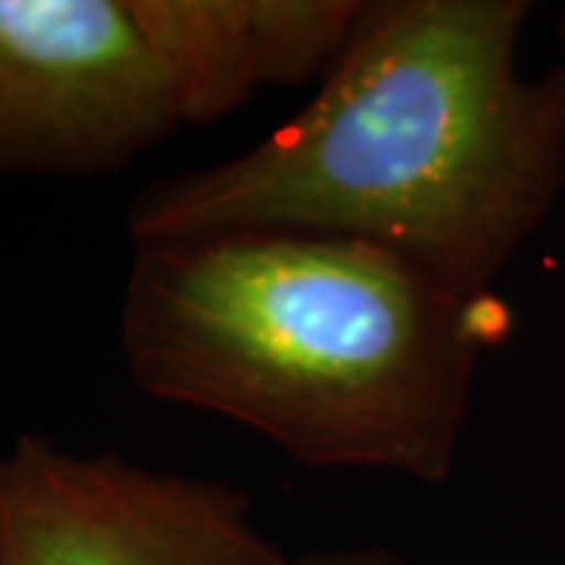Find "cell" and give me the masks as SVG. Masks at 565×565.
Returning <instances> with one entry per match:
<instances>
[{
    "mask_svg": "<svg viewBox=\"0 0 565 565\" xmlns=\"http://www.w3.org/2000/svg\"><path fill=\"white\" fill-rule=\"evenodd\" d=\"M177 85L185 126L239 110L270 85H299L340 57L362 0H132Z\"/></svg>",
    "mask_w": 565,
    "mask_h": 565,
    "instance_id": "cell-5",
    "label": "cell"
},
{
    "mask_svg": "<svg viewBox=\"0 0 565 565\" xmlns=\"http://www.w3.org/2000/svg\"><path fill=\"white\" fill-rule=\"evenodd\" d=\"M0 456H3V452H0Z\"/></svg>",
    "mask_w": 565,
    "mask_h": 565,
    "instance_id": "cell-8",
    "label": "cell"
},
{
    "mask_svg": "<svg viewBox=\"0 0 565 565\" xmlns=\"http://www.w3.org/2000/svg\"><path fill=\"white\" fill-rule=\"evenodd\" d=\"M292 565H427L405 556L399 550L384 544H362V546H337V550H318L292 559Z\"/></svg>",
    "mask_w": 565,
    "mask_h": 565,
    "instance_id": "cell-6",
    "label": "cell"
},
{
    "mask_svg": "<svg viewBox=\"0 0 565 565\" xmlns=\"http://www.w3.org/2000/svg\"><path fill=\"white\" fill-rule=\"evenodd\" d=\"M185 126L132 0H0V177H85Z\"/></svg>",
    "mask_w": 565,
    "mask_h": 565,
    "instance_id": "cell-3",
    "label": "cell"
},
{
    "mask_svg": "<svg viewBox=\"0 0 565 565\" xmlns=\"http://www.w3.org/2000/svg\"><path fill=\"white\" fill-rule=\"evenodd\" d=\"M0 565H292V556L239 487L25 434L0 456Z\"/></svg>",
    "mask_w": 565,
    "mask_h": 565,
    "instance_id": "cell-4",
    "label": "cell"
},
{
    "mask_svg": "<svg viewBox=\"0 0 565 565\" xmlns=\"http://www.w3.org/2000/svg\"><path fill=\"white\" fill-rule=\"evenodd\" d=\"M527 0H371L302 110L236 158L154 182L132 243L337 233L493 292L565 185V66L519 73Z\"/></svg>",
    "mask_w": 565,
    "mask_h": 565,
    "instance_id": "cell-1",
    "label": "cell"
},
{
    "mask_svg": "<svg viewBox=\"0 0 565 565\" xmlns=\"http://www.w3.org/2000/svg\"><path fill=\"white\" fill-rule=\"evenodd\" d=\"M563 47H565V17H563Z\"/></svg>",
    "mask_w": 565,
    "mask_h": 565,
    "instance_id": "cell-7",
    "label": "cell"
},
{
    "mask_svg": "<svg viewBox=\"0 0 565 565\" xmlns=\"http://www.w3.org/2000/svg\"><path fill=\"white\" fill-rule=\"evenodd\" d=\"M503 302L337 233L132 243L120 349L145 396L221 415L305 468L444 484Z\"/></svg>",
    "mask_w": 565,
    "mask_h": 565,
    "instance_id": "cell-2",
    "label": "cell"
}]
</instances>
